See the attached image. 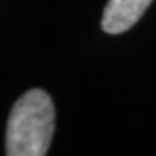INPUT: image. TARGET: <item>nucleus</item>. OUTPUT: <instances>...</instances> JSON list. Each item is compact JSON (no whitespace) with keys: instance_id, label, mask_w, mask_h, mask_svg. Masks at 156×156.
Returning a JSON list of instances; mask_svg holds the SVG:
<instances>
[{"instance_id":"f257e3e1","label":"nucleus","mask_w":156,"mask_h":156,"mask_svg":"<svg viewBox=\"0 0 156 156\" xmlns=\"http://www.w3.org/2000/svg\"><path fill=\"white\" fill-rule=\"evenodd\" d=\"M54 104L49 94L38 89L23 94L7 122V156H45L54 134Z\"/></svg>"},{"instance_id":"f03ea898","label":"nucleus","mask_w":156,"mask_h":156,"mask_svg":"<svg viewBox=\"0 0 156 156\" xmlns=\"http://www.w3.org/2000/svg\"><path fill=\"white\" fill-rule=\"evenodd\" d=\"M151 0H109L102 14V30L118 35L132 28L149 7Z\"/></svg>"}]
</instances>
